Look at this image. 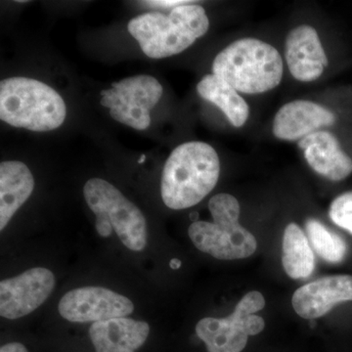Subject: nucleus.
Wrapping results in <instances>:
<instances>
[{
  "label": "nucleus",
  "instance_id": "obj_1",
  "mask_svg": "<svg viewBox=\"0 0 352 352\" xmlns=\"http://www.w3.org/2000/svg\"><path fill=\"white\" fill-rule=\"evenodd\" d=\"M220 162L212 146L187 142L176 147L162 175L161 193L171 210L194 207L214 190L219 182Z\"/></svg>",
  "mask_w": 352,
  "mask_h": 352
},
{
  "label": "nucleus",
  "instance_id": "obj_2",
  "mask_svg": "<svg viewBox=\"0 0 352 352\" xmlns=\"http://www.w3.org/2000/svg\"><path fill=\"white\" fill-rule=\"evenodd\" d=\"M208 28L205 9L197 4H185L175 7L168 15L142 14L129 22V32L146 56L162 59L186 50L207 34Z\"/></svg>",
  "mask_w": 352,
  "mask_h": 352
},
{
  "label": "nucleus",
  "instance_id": "obj_3",
  "mask_svg": "<svg viewBox=\"0 0 352 352\" xmlns=\"http://www.w3.org/2000/svg\"><path fill=\"white\" fill-rule=\"evenodd\" d=\"M283 60L276 48L256 38L234 41L215 57L212 73L237 91L258 94L278 87Z\"/></svg>",
  "mask_w": 352,
  "mask_h": 352
},
{
  "label": "nucleus",
  "instance_id": "obj_4",
  "mask_svg": "<svg viewBox=\"0 0 352 352\" xmlns=\"http://www.w3.org/2000/svg\"><path fill=\"white\" fill-rule=\"evenodd\" d=\"M66 115L63 98L44 82L23 76L0 82V119L10 126L50 131L62 126Z\"/></svg>",
  "mask_w": 352,
  "mask_h": 352
},
{
  "label": "nucleus",
  "instance_id": "obj_5",
  "mask_svg": "<svg viewBox=\"0 0 352 352\" xmlns=\"http://www.w3.org/2000/svg\"><path fill=\"white\" fill-rule=\"evenodd\" d=\"M214 221H194L188 234L197 249L220 261L249 258L258 243L250 231L240 226L239 201L230 194L221 193L208 201Z\"/></svg>",
  "mask_w": 352,
  "mask_h": 352
},
{
  "label": "nucleus",
  "instance_id": "obj_6",
  "mask_svg": "<svg viewBox=\"0 0 352 352\" xmlns=\"http://www.w3.org/2000/svg\"><path fill=\"white\" fill-rule=\"evenodd\" d=\"M83 196L96 215L97 233L103 238L113 231L127 249L141 252L147 245V223L142 212L106 180L91 178L85 183Z\"/></svg>",
  "mask_w": 352,
  "mask_h": 352
},
{
  "label": "nucleus",
  "instance_id": "obj_7",
  "mask_svg": "<svg viewBox=\"0 0 352 352\" xmlns=\"http://www.w3.org/2000/svg\"><path fill=\"white\" fill-rule=\"evenodd\" d=\"M112 89L102 90L101 105L110 109L113 120L144 131L151 124L150 111L161 100L163 87L151 76H134L113 82Z\"/></svg>",
  "mask_w": 352,
  "mask_h": 352
},
{
  "label": "nucleus",
  "instance_id": "obj_8",
  "mask_svg": "<svg viewBox=\"0 0 352 352\" xmlns=\"http://www.w3.org/2000/svg\"><path fill=\"white\" fill-rule=\"evenodd\" d=\"M265 300L259 292H250L226 318L207 317L198 322L196 333L207 346L208 352H241L247 346L245 322L248 317L263 309Z\"/></svg>",
  "mask_w": 352,
  "mask_h": 352
},
{
  "label": "nucleus",
  "instance_id": "obj_9",
  "mask_svg": "<svg viewBox=\"0 0 352 352\" xmlns=\"http://www.w3.org/2000/svg\"><path fill=\"white\" fill-rule=\"evenodd\" d=\"M59 314L74 323H88L131 315L133 302L126 296L102 287H82L72 289L58 305Z\"/></svg>",
  "mask_w": 352,
  "mask_h": 352
},
{
  "label": "nucleus",
  "instance_id": "obj_10",
  "mask_svg": "<svg viewBox=\"0 0 352 352\" xmlns=\"http://www.w3.org/2000/svg\"><path fill=\"white\" fill-rule=\"evenodd\" d=\"M55 283L52 271L43 267L32 268L18 276L2 280L0 315L13 320L32 314L50 298Z\"/></svg>",
  "mask_w": 352,
  "mask_h": 352
},
{
  "label": "nucleus",
  "instance_id": "obj_11",
  "mask_svg": "<svg viewBox=\"0 0 352 352\" xmlns=\"http://www.w3.org/2000/svg\"><path fill=\"white\" fill-rule=\"evenodd\" d=\"M352 300V276L333 275L310 282L296 289L292 305L305 319L319 318L333 307Z\"/></svg>",
  "mask_w": 352,
  "mask_h": 352
},
{
  "label": "nucleus",
  "instance_id": "obj_12",
  "mask_svg": "<svg viewBox=\"0 0 352 352\" xmlns=\"http://www.w3.org/2000/svg\"><path fill=\"white\" fill-rule=\"evenodd\" d=\"M285 54L292 76L300 82L316 80L328 66L318 34L310 25H300L289 32Z\"/></svg>",
  "mask_w": 352,
  "mask_h": 352
},
{
  "label": "nucleus",
  "instance_id": "obj_13",
  "mask_svg": "<svg viewBox=\"0 0 352 352\" xmlns=\"http://www.w3.org/2000/svg\"><path fill=\"white\" fill-rule=\"evenodd\" d=\"M328 109L307 100L289 102L280 109L273 122V134L282 140H302L321 127L335 124Z\"/></svg>",
  "mask_w": 352,
  "mask_h": 352
},
{
  "label": "nucleus",
  "instance_id": "obj_14",
  "mask_svg": "<svg viewBox=\"0 0 352 352\" xmlns=\"http://www.w3.org/2000/svg\"><path fill=\"white\" fill-rule=\"evenodd\" d=\"M298 145L308 164L324 177L340 182L352 173V160L330 132L315 131L300 140Z\"/></svg>",
  "mask_w": 352,
  "mask_h": 352
},
{
  "label": "nucleus",
  "instance_id": "obj_15",
  "mask_svg": "<svg viewBox=\"0 0 352 352\" xmlns=\"http://www.w3.org/2000/svg\"><path fill=\"white\" fill-rule=\"evenodd\" d=\"M149 333V324L126 317L95 322L89 328L96 352H135L145 344Z\"/></svg>",
  "mask_w": 352,
  "mask_h": 352
},
{
  "label": "nucleus",
  "instance_id": "obj_16",
  "mask_svg": "<svg viewBox=\"0 0 352 352\" xmlns=\"http://www.w3.org/2000/svg\"><path fill=\"white\" fill-rule=\"evenodd\" d=\"M34 189V176L24 163L2 162L0 164V230L6 228Z\"/></svg>",
  "mask_w": 352,
  "mask_h": 352
},
{
  "label": "nucleus",
  "instance_id": "obj_17",
  "mask_svg": "<svg viewBox=\"0 0 352 352\" xmlns=\"http://www.w3.org/2000/svg\"><path fill=\"white\" fill-rule=\"evenodd\" d=\"M197 91L205 100L214 104L235 127L244 126L250 108L237 90L219 76L207 75L197 85Z\"/></svg>",
  "mask_w": 352,
  "mask_h": 352
},
{
  "label": "nucleus",
  "instance_id": "obj_18",
  "mask_svg": "<svg viewBox=\"0 0 352 352\" xmlns=\"http://www.w3.org/2000/svg\"><path fill=\"white\" fill-rule=\"evenodd\" d=\"M282 263L287 274L293 279H305L314 273V252L298 224L289 223L285 229Z\"/></svg>",
  "mask_w": 352,
  "mask_h": 352
},
{
  "label": "nucleus",
  "instance_id": "obj_19",
  "mask_svg": "<svg viewBox=\"0 0 352 352\" xmlns=\"http://www.w3.org/2000/svg\"><path fill=\"white\" fill-rule=\"evenodd\" d=\"M305 230L310 245L321 258L331 263H340L346 254V244L338 234L329 230L320 221L307 220Z\"/></svg>",
  "mask_w": 352,
  "mask_h": 352
},
{
  "label": "nucleus",
  "instance_id": "obj_20",
  "mask_svg": "<svg viewBox=\"0 0 352 352\" xmlns=\"http://www.w3.org/2000/svg\"><path fill=\"white\" fill-rule=\"evenodd\" d=\"M329 215L333 223L352 234V192L336 198L331 204Z\"/></svg>",
  "mask_w": 352,
  "mask_h": 352
},
{
  "label": "nucleus",
  "instance_id": "obj_21",
  "mask_svg": "<svg viewBox=\"0 0 352 352\" xmlns=\"http://www.w3.org/2000/svg\"><path fill=\"white\" fill-rule=\"evenodd\" d=\"M191 3V1H186V0H153V1H145V4L148 6L156 7H177L180 6H185V4Z\"/></svg>",
  "mask_w": 352,
  "mask_h": 352
},
{
  "label": "nucleus",
  "instance_id": "obj_22",
  "mask_svg": "<svg viewBox=\"0 0 352 352\" xmlns=\"http://www.w3.org/2000/svg\"><path fill=\"white\" fill-rule=\"evenodd\" d=\"M0 352H28V349L20 342H10L2 346Z\"/></svg>",
  "mask_w": 352,
  "mask_h": 352
},
{
  "label": "nucleus",
  "instance_id": "obj_23",
  "mask_svg": "<svg viewBox=\"0 0 352 352\" xmlns=\"http://www.w3.org/2000/svg\"><path fill=\"white\" fill-rule=\"evenodd\" d=\"M170 265L173 270H178L182 266V261L177 258L171 259Z\"/></svg>",
  "mask_w": 352,
  "mask_h": 352
},
{
  "label": "nucleus",
  "instance_id": "obj_24",
  "mask_svg": "<svg viewBox=\"0 0 352 352\" xmlns=\"http://www.w3.org/2000/svg\"><path fill=\"white\" fill-rule=\"evenodd\" d=\"M144 160H145V156H144V155H143V156L141 157V159L139 160V164H142L143 162H144Z\"/></svg>",
  "mask_w": 352,
  "mask_h": 352
}]
</instances>
